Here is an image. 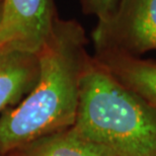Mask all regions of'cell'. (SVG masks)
<instances>
[{
	"label": "cell",
	"instance_id": "cell-7",
	"mask_svg": "<svg viewBox=\"0 0 156 156\" xmlns=\"http://www.w3.org/2000/svg\"><path fill=\"white\" fill-rule=\"evenodd\" d=\"M29 156H112L101 146L84 139L72 129L54 134Z\"/></svg>",
	"mask_w": 156,
	"mask_h": 156
},
{
	"label": "cell",
	"instance_id": "cell-5",
	"mask_svg": "<svg viewBox=\"0 0 156 156\" xmlns=\"http://www.w3.org/2000/svg\"><path fill=\"white\" fill-rule=\"evenodd\" d=\"M120 83L156 108V61L114 53L93 58Z\"/></svg>",
	"mask_w": 156,
	"mask_h": 156
},
{
	"label": "cell",
	"instance_id": "cell-9",
	"mask_svg": "<svg viewBox=\"0 0 156 156\" xmlns=\"http://www.w3.org/2000/svg\"><path fill=\"white\" fill-rule=\"evenodd\" d=\"M2 20V0H0V24H1Z\"/></svg>",
	"mask_w": 156,
	"mask_h": 156
},
{
	"label": "cell",
	"instance_id": "cell-1",
	"mask_svg": "<svg viewBox=\"0 0 156 156\" xmlns=\"http://www.w3.org/2000/svg\"><path fill=\"white\" fill-rule=\"evenodd\" d=\"M86 43L85 30L77 20L57 16L51 36L37 54L35 85L0 119V151L73 126L80 81L91 60Z\"/></svg>",
	"mask_w": 156,
	"mask_h": 156
},
{
	"label": "cell",
	"instance_id": "cell-6",
	"mask_svg": "<svg viewBox=\"0 0 156 156\" xmlns=\"http://www.w3.org/2000/svg\"><path fill=\"white\" fill-rule=\"evenodd\" d=\"M38 78L37 55L20 52L0 54V113L35 85Z\"/></svg>",
	"mask_w": 156,
	"mask_h": 156
},
{
	"label": "cell",
	"instance_id": "cell-3",
	"mask_svg": "<svg viewBox=\"0 0 156 156\" xmlns=\"http://www.w3.org/2000/svg\"><path fill=\"white\" fill-rule=\"evenodd\" d=\"M96 53L141 57L156 51V0H121L92 32Z\"/></svg>",
	"mask_w": 156,
	"mask_h": 156
},
{
	"label": "cell",
	"instance_id": "cell-4",
	"mask_svg": "<svg viewBox=\"0 0 156 156\" xmlns=\"http://www.w3.org/2000/svg\"><path fill=\"white\" fill-rule=\"evenodd\" d=\"M57 16L54 0H2L0 54L37 55L51 36Z\"/></svg>",
	"mask_w": 156,
	"mask_h": 156
},
{
	"label": "cell",
	"instance_id": "cell-8",
	"mask_svg": "<svg viewBox=\"0 0 156 156\" xmlns=\"http://www.w3.org/2000/svg\"><path fill=\"white\" fill-rule=\"evenodd\" d=\"M121 0H80L82 10L85 14L98 17V20H107L116 10Z\"/></svg>",
	"mask_w": 156,
	"mask_h": 156
},
{
	"label": "cell",
	"instance_id": "cell-2",
	"mask_svg": "<svg viewBox=\"0 0 156 156\" xmlns=\"http://www.w3.org/2000/svg\"><path fill=\"white\" fill-rule=\"evenodd\" d=\"M71 129L112 156H156V108L91 58Z\"/></svg>",
	"mask_w": 156,
	"mask_h": 156
}]
</instances>
